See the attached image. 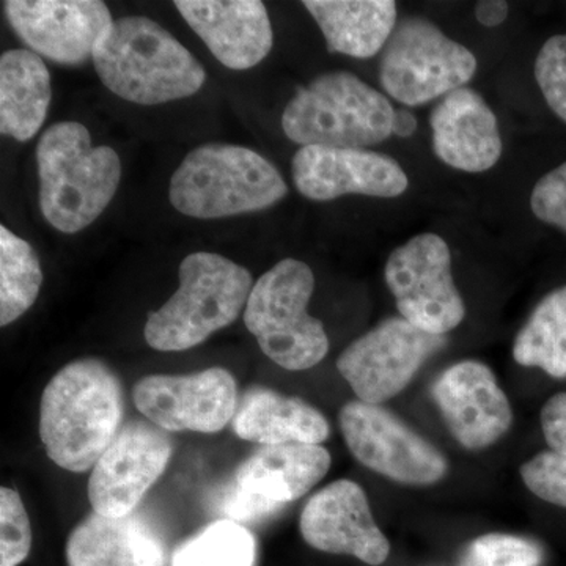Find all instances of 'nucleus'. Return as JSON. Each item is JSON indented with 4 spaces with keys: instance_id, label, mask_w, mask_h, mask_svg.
Here are the masks:
<instances>
[{
    "instance_id": "f257e3e1",
    "label": "nucleus",
    "mask_w": 566,
    "mask_h": 566,
    "mask_svg": "<svg viewBox=\"0 0 566 566\" xmlns=\"http://www.w3.org/2000/svg\"><path fill=\"white\" fill-rule=\"evenodd\" d=\"M125 394L117 374L99 359L61 368L40 401V439L59 468L82 474L93 469L123 427Z\"/></svg>"
},
{
    "instance_id": "f03ea898",
    "label": "nucleus",
    "mask_w": 566,
    "mask_h": 566,
    "mask_svg": "<svg viewBox=\"0 0 566 566\" xmlns=\"http://www.w3.org/2000/svg\"><path fill=\"white\" fill-rule=\"evenodd\" d=\"M92 59L112 93L142 106L189 98L207 81L202 63L147 17L114 20Z\"/></svg>"
},
{
    "instance_id": "7ed1b4c3",
    "label": "nucleus",
    "mask_w": 566,
    "mask_h": 566,
    "mask_svg": "<svg viewBox=\"0 0 566 566\" xmlns=\"http://www.w3.org/2000/svg\"><path fill=\"white\" fill-rule=\"evenodd\" d=\"M36 164L41 214L62 233L87 229L120 186V156L107 145L93 147L82 123H54L41 134Z\"/></svg>"
},
{
    "instance_id": "20e7f679",
    "label": "nucleus",
    "mask_w": 566,
    "mask_h": 566,
    "mask_svg": "<svg viewBox=\"0 0 566 566\" xmlns=\"http://www.w3.org/2000/svg\"><path fill=\"white\" fill-rule=\"evenodd\" d=\"M178 275L177 292L145 323V342L156 352H186L203 344L237 322L253 289L252 274L218 253H191Z\"/></svg>"
},
{
    "instance_id": "39448f33",
    "label": "nucleus",
    "mask_w": 566,
    "mask_h": 566,
    "mask_svg": "<svg viewBox=\"0 0 566 566\" xmlns=\"http://www.w3.org/2000/svg\"><path fill=\"white\" fill-rule=\"evenodd\" d=\"M289 186L281 172L251 148L205 144L186 155L172 175L170 203L196 219H221L266 210Z\"/></svg>"
},
{
    "instance_id": "423d86ee",
    "label": "nucleus",
    "mask_w": 566,
    "mask_h": 566,
    "mask_svg": "<svg viewBox=\"0 0 566 566\" xmlns=\"http://www.w3.org/2000/svg\"><path fill=\"white\" fill-rule=\"evenodd\" d=\"M395 109L382 93L348 71H329L286 104L282 129L294 144L367 148L392 136Z\"/></svg>"
},
{
    "instance_id": "0eeeda50",
    "label": "nucleus",
    "mask_w": 566,
    "mask_h": 566,
    "mask_svg": "<svg viewBox=\"0 0 566 566\" xmlns=\"http://www.w3.org/2000/svg\"><path fill=\"white\" fill-rule=\"evenodd\" d=\"M315 290L311 268L285 259L253 283L244 324L260 349L279 367L303 371L322 363L329 352L323 323L308 314Z\"/></svg>"
},
{
    "instance_id": "6e6552de",
    "label": "nucleus",
    "mask_w": 566,
    "mask_h": 566,
    "mask_svg": "<svg viewBox=\"0 0 566 566\" xmlns=\"http://www.w3.org/2000/svg\"><path fill=\"white\" fill-rule=\"evenodd\" d=\"M476 59L427 18H406L387 41L379 81L405 106H422L463 88L474 77Z\"/></svg>"
},
{
    "instance_id": "1a4fd4ad",
    "label": "nucleus",
    "mask_w": 566,
    "mask_h": 566,
    "mask_svg": "<svg viewBox=\"0 0 566 566\" xmlns=\"http://www.w3.org/2000/svg\"><path fill=\"white\" fill-rule=\"evenodd\" d=\"M331 463L333 458L323 446H262L234 469L219 497V510L232 521L273 515L318 485Z\"/></svg>"
},
{
    "instance_id": "9d476101",
    "label": "nucleus",
    "mask_w": 566,
    "mask_h": 566,
    "mask_svg": "<svg viewBox=\"0 0 566 566\" xmlns=\"http://www.w3.org/2000/svg\"><path fill=\"white\" fill-rule=\"evenodd\" d=\"M385 277L401 318L431 335L450 333L464 319L463 297L452 275L449 244L422 233L390 253Z\"/></svg>"
},
{
    "instance_id": "9b49d317",
    "label": "nucleus",
    "mask_w": 566,
    "mask_h": 566,
    "mask_svg": "<svg viewBox=\"0 0 566 566\" xmlns=\"http://www.w3.org/2000/svg\"><path fill=\"white\" fill-rule=\"evenodd\" d=\"M338 420L349 452L365 468L406 485L444 479V455L381 405L349 401Z\"/></svg>"
},
{
    "instance_id": "f8f14e48",
    "label": "nucleus",
    "mask_w": 566,
    "mask_h": 566,
    "mask_svg": "<svg viewBox=\"0 0 566 566\" xmlns=\"http://www.w3.org/2000/svg\"><path fill=\"white\" fill-rule=\"evenodd\" d=\"M442 345L441 335L424 333L401 316L389 318L346 346L337 370L359 401L381 405L400 394Z\"/></svg>"
},
{
    "instance_id": "ddd939ff",
    "label": "nucleus",
    "mask_w": 566,
    "mask_h": 566,
    "mask_svg": "<svg viewBox=\"0 0 566 566\" xmlns=\"http://www.w3.org/2000/svg\"><path fill=\"white\" fill-rule=\"evenodd\" d=\"M137 411L164 431L219 433L238 409L237 379L221 367L189 375H148L134 385Z\"/></svg>"
},
{
    "instance_id": "4468645a",
    "label": "nucleus",
    "mask_w": 566,
    "mask_h": 566,
    "mask_svg": "<svg viewBox=\"0 0 566 566\" xmlns=\"http://www.w3.org/2000/svg\"><path fill=\"white\" fill-rule=\"evenodd\" d=\"M169 433L150 420L123 423L106 452L93 465L88 501L93 512L109 517L132 515L172 458Z\"/></svg>"
},
{
    "instance_id": "2eb2a0df",
    "label": "nucleus",
    "mask_w": 566,
    "mask_h": 566,
    "mask_svg": "<svg viewBox=\"0 0 566 566\" xmlns=\"http://www.w3.org/2000/svg\"><path fill=\"white\" fill-rule=\"evenodd\" d=\"M3 9L22 43L61 65H81L93 57L114 22L99 0H9Z\"/></svg>"
},
{
    "instance_id": "dca6fc26",
    "label": "nucleus",
    "mask_w": 566,
    "mask_h": 566,
    "mask_svg": "<svg viewBox=\"0 0 566 566\" xmlns=\"http://www.w3.org/2000/svg\"><path fill=\"white\" fill-rule=\"evenodd\" d=\"M292 174L297 191L316 202L349 193L394 199L409 185L408 175L394 158L365 148L301 147Z\"/></svg>"
},
{
    "instance_id": "f3484780",
    "label": "nucleus",
    "mask_w": 566,
    "mask_h": 566,
    "mask_svg": "<svg viewBox=\"0 0 566 566\" xmlns=\"http://www.w3.org/2000/svg\"><path fill=\"white\" fill-rule=\"evenodd\" d=\"M300 531L314 549L353 556L367 565H382L390 554L364 488L352 480H337L311 497L301 513Z\"/></svg>"
},
{
    "instance_id": "a211bd4d",
    "label": "nucleus",
    "mask_w": 566,
    "mask_h": 566,
    "mask_svg": "<svg viewBox=\"0 0 566 566\" xmlns=\"http://www.w3.org/2000/svg\"><path fill=\"white\" fill-rule=\"evenodd\" d=\"M433 395L447 427L465 449H486L512 427V406L485 364L452 365L434 382Z\"/></svg>"
},
{
    "instance_id": "6ab92c4d",
    "label": "nucleus",
    "mask_w": 566,
    "mask_h": 566,
    "mask_svg": "<svg viewBox=\"0 0 566 566\" xmlns=\"http://www.w3.org/2000/svg\"><path fill=\"white\" fill-rule=\"evenodd\" d=\"M174 6L227 69H253L273 50V25L259 0H177Z\"/></svg>"
},
{
    "instance_id": "aec40b11",
    "label": "nucleus",
    "mask_w": 566,
    "mask_h": 566,
    "mask_svg": "<svg viewBox=\"0 0 566 566\" xmlns=\"http://www.w3.org/2000/svg\"><path fill=\"white\" fill-rule=\"evenodd\" d=\"M436 156L463 172L490 170L501 159L497 118L483 96L463 87L446 95L431 111Z\"/></svg>"
},
{
    "instance_id": "412c9836",
    "label": "nucleus",
    "mask_w": 566,
    "mask_h": 566,
    "mask_svg": "<svg viewBox=\"0 0 566 566\" xmlns=\"http://www.w3.org/2000/svg\"><path fill=\"white\" fill-rule=\"evenodd\" d=\"M69 566H166V551L155 528L136 512L109 517L93 512L71 532Z\"/></svg>"
},
{
    "instance_id": "4be33fe9",
    "label": "nucleus",
    "mask_w": 566,
    "mask_h": 566,
    "mask_svg": "<svg viewBox=\"0 0 566 566\" xmlns=\"http://www.w3.org/2000/svg\"><path fill=\"white\" fill-rule=\"evenodd\" d=\"M232 427L238 438L259 446H322L331 433L329 422L314 406L262 386L245 390Z\"/></svg>"
},
{
    "instance_id": "5701e85b",
    "label": "nucleus",
    "mask_w": 566,
    "mask_h": 566,
    "mask_svg": "<svg viewBox=\"0 0 566 566\" xmlns=\"http://www.w3.org/2000/svg\"><path fill=\"white\" fill-rule=\"evenodd\" d=\"M327 51L354 59L375 57L397 28L394 0H307Z\"/></svg>"
},
{
    "instance_id": "b1692460",
    "label": "nucleus",
    "mask_w": 566,
    "mask_h": 566,
    "mask_svg": "<svg viewBox=\"0 0 566 566\" xmlns=\"http://www.w3.org/2000/svg\"><path fill=\"white\" fill-rule=\"evenodd\" d=\"M51 74L31 50H10L0 57V133L28 142L46 120Z\"/></svg>"
},
{
    "instance_id": "393cba45",
    "label": "nucleus",
    "mask_w": 566,
    "mask_h": 566,
    "mask_svg": "<svg viewBox=\"0 0 566 566\" xmlns=\"http://www.w3.org/2000/svg\"><path fill=\"white\" fill-rule=\"evenodd\" d=\"M513 357L524 367H538L553 378H566V285L536 305L517 334Z\"/></svg>"
},
{
    "instance_id": "a878e982",
    "label": "nucleus",
    "mask_w": 566,
    "mask_h": 566,
    "mask_svg": "<svg viewBox=\"0 0 566 566\" xmlns=\"http://www.w3.org/2000/svg\"><path fill=\"white\" fill-rule=\"evenodd\" d=\"M43 271L28 241L0 226V326L21 318L35 304Z\"/></svg>"
},
{
    "instance_id": "bb28decb",
    "label": "nucleus",
    "mask_w": 566,
    "mask_h": 566,
    "mask_svg": "<svg viewBox=\"0 0 566 566\" xmlns=\"http://www.w3.org/2000/svg\"><path fill=\"white\" fill-rule=\"evenodd\" d=\"M255 558L251 531L237 521L222 520L182 543L174 553L172 566H253Z\"/></svg>"
},
{
    "instance_id": "cd10ccee",
    "label": "nucleus",
    "mask_w": 566,
    "mask_h": 566,
    "mask_svg": "<svg viewBox=\"0 0 566 566\" xmlns=\"http://www.w3.org/2000/svg\"><path fill=\"white\" fill-rule=\"evenodd\" d=\"M545 553L534 539L509 534H488L471 543L458 566H539Z\"/></svg>"
},
{
    "instance_id": "c85d7f7f",
    "label": "nucleus",
    "mask_w": 566,
    "mask_h": 566,
    "mask_svg": "<svg viewBox=\"0 0 566 566\" xmlns=\"http://www.w3.org/2000/svg\"><path fill=\"white\" fill-rule=\"evenodd\" d=\"M32 549V527L28 510L17 491L0 488V566H18Z\"/></svg>"
},
{
    "instance_id": "c756f323",
    "label": "nucleus",
    "mask_w": 566,
    "mask_h": 566,
    "mask_svg": "<svg viewBox=\"0 0 566 566\" xmlns=\"http://www.w3.org/2000/svg\"><path fill=\"white\" fill-rule=\"evenodd\" d=\"M535 80L547 106L566 123V35H554L543 44L535 61Z\"/></svg>"
},
{
    "instance_id": "7c9ffc66",
    "label": "nucleus",
    "mask_w": 566,
    "mask_h": 566,
    "mask_svg": "<svg viewBox=\"0 0 566 566\" xmlns=\"http://www.w3.org/2000/svg\"><path fill=\"white\" fill-rule=\"evenodd\" d=\"M528 490L549 504L566 509V457L549 450L521 465Z\"/></svg>"
},
{
    "instance_id": "2f4dec72",
    "label": "nucleus",
    "mask_w": 566,
    "mask_h": 566,
    "mask_svg": "<svg viewBox=\"0 0 566 566\" xmlns=\"http://www.w3.org/2000/svg\"><path fill=\"white\" fill-rule=\"evenodd\" d=\"M531 208L539 221L566 232V163L536 181Z\"/></svg>"
},
{
    "instance_id": "473e14b6",
    "label": "nucleus",
    "mask_w": 566,
    "mask_h": 566,
    "mask_svg": "<svg viewBox=\"0 0 566 566\" xmlns=\"http://www.w3.org/2000/svg\"><path fill=\"white\" fill-rule=\"evenodd\" d=\"M542 428L551 450L566 457V392L554 395L543 406Z\"/></svg>"
},
{
    "instance_id": "72a5a7b5",
    "label": "nucleus",
    "mask_w": 566,
    "mask_h": 566,
    "mask_svg": "<svg viewBox=\"0 0 566 566\" xmlns=\"http://www.w3.org/2000/svg\"><path fill=\"white\" fill-rule=\"evenodd\" d=\"M510 7L504 0H482L475 6V18L485 28L504 24Z\"/></svg>"
},
{
    "instance_id": "f704fd0d",
    "label": "nucleus",
    "mask_w": 566,
    "mask_h": 566,
    "mask_svg": "<svg viewBox=\"0 0 566 566\" xmlns=\"http://www.w3.org/2000/svg\"><path fill=\"white\" fill-rule=\"evenodd\" d=\"M416 129L417 118L411 111H395L392 122V134H395V136L401 137V139H406V137H411L412 134L416 133Z\"/></svg>"
}]
</instances>
